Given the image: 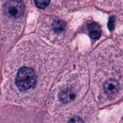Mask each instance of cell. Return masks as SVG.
I'll return each mask as SVG.
<instances>
[{"instance_id": "cell-4", "label": "cell", "mask_w": 123, "mask_h": 123, "mask_svg": "<svg viewBox=\"0 0 123 123\" xmlns=\"http://www.w3.org/2000/svg\"><path fill=\"white\" fill-rule=\"evenodd\" d=\"M35 6L40 10H45L52 6H61L64 0H33Z\"/></svg>"}, {"instance_id": "cell-3", "label": "cell", "mask_w": 123, "mask_h": 123, "mask_svg": "<svg viewBox=\"0 0 123 123\" xmlns=\"http://www.w3.org/2000/svg\"><path fill=\"white\" fill-rule=\"evenodd\" d=\"M50 31L55 36H61L66 30V23L60 19H53L50 25Z\"/></svg>"}, {"instance_id": "cell-8", "label": "cell", "mask_w": 123, "mask_h": 123, "mask_svg": "<svg viewBox=\"0 0 123 123\" xmlns=\"http://www.w3.org/2000/svg\"><path fill=\"white\" fill-rule=\"evenodd\" d=\"M70 3L74 5H80L82 4H85L89 2L91 0H67Z\"/></svg>"}, {"instance_id": "cell-5", "label": "cell", "mask_w": 123, "mask_h": 123, "mask_svg": "<svg viewBox=\"0 0 123 123\" xmlns=\"http://www.w3.org/2000/svg\"><path fill=\"white\" fill-rule=\"evenodd\" d=\"M90 37L92 40H97L101 36V28L99 25L96 22H91L88 25Z\"/></svg>"}, {"instance_id": "cell-7", "label": "cell", "mask_w": 123, "mask_h": 123, "mask_svg": "<svg viewBox=\"0 0 123 123\" xmlns=\"http://www.w3.org/2000/svg\"><path fill=\"white\" fill-rule=\"evenodd\" d=\"M97 2L99 3H106V4H109L111 5H114V6H117L118 5L119 6V4H121L122 3V0H97Z\"/></svg>"}, {"instance_id": "cell-1", "label": "cell", "mask_w": 123, "mask_h": 123, "mask_svg": "<svg viewBox=\"0 0 123 123\" xmlns=\"http://www.w3.org/2000/svg\"><path fill=\"white\" fill-rule=\"evenodd\" d=\"M30 4V0H0V10L5 19L12 22L22 20Z\"/></svg>"}, {"instance_id": "cell-2", "label": "cell", "mask_w": 123, "mask_h": 123, "mask_svg": "<svg viewBox=\"0 0 123 123\" xmlns=\"http://www.w3.org/2000/svg\"><path fill=\"white\" fill-rule=\"evenodd\" d=\"M103 90L107 96H116L121 90V84L118 80L114 78H111L106 82L103 85Z\"/></svg>"}, {"instance_id": "cell-6", "label": "cell", "mask_w": 123, "mask_h": 123, "mask_svg": "<svg viewBox=\"0 0 123 123\" xmlns=\"http://www.w3.org/2000/svg\"><path fill=\"white\" fill-rule=\"evenodd\" d=\"M66 123H85L84 118L79 115H73L67 120Z\"/></svg>"}]
</instances>
